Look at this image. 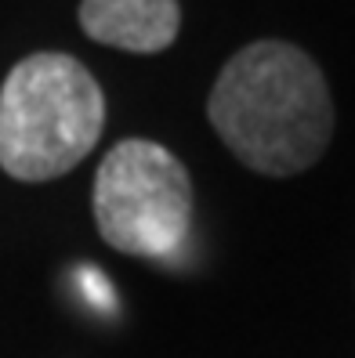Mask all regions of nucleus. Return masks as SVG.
Segmentation results:
<instances>
[{
    "mask_svg": "<svg viewBox=\"0 0 355 358\" xmlns=\"http://www.w3.org/2000/svg\"><path fill=\"white\" fill-rule=\"evenodd\" d=\"M207 116L225 149L265 178H294L316 166L333 134L326 80L286 40H258L228 58Z\"/></svg>",
    "mask_w": 355,
    "mask_h": 358,
    "instance_id": "nucleus-1",
    "label": "nucleus"
},
{
    "mask_svg": "<svg viewBox=\"0 0 355 358\" xmlns=\"http://www.w3.org/2000/svg\"><path fill=\"white\" fill-rule=\"evenodd\" d=\"M106 127V94L73 55L22 58L0 87V166L15 181L69 174Z\"/></svg>",
    "mask_w": 355,
    "mask_h": 358,
    "instance_id": "nucleus-2",
    "label": "nucleus"
},
{
    "mask_svg": "<svg viewBox=\"0 0 355 358\" xmlns=\"http://www.w3.org/2000/svg\"><path fill=\"white\" fill-rule=\"evenodd\" d=\"M193 178L156 141L113 145L95 174V221L113 250L127 257L171 261L193 231Z\"/></svg>",
    "mask_w": 355,
    "mask_h": 358,
    "instance_id": "nucleus-3",
    "label": "nucleus"
},
{
    "mask_svg": "<svg viewBox=\"0 0 355 358\" xmlns=\"http://www.w3.org/2000/svg\"><path fill=\"white\" fill-rule=\"evenodd\" d=\"M80 29L95 44L131 55H156L178 40V0H80Z\"/></svg>",
    "mask_w": 355,
    "mask_h": 358,
    "instance_id": "nucleus-4",
    "label": "nucleus"
},
{
    "mask_svg": "<svg viewBox=\"0 0 355 358\" xmlns=\"http://www.w3.org/2000/svg\"><path fill=\"white\" fill-rule=\"evenodd\" d=\"M73 279H76L80 297L88 301V308H95L98 315H113V311H116V286L109 282V275H106L102 268L80 264V268L73 271Z\"/></svg>",
    "mask_w": 355,
    "mask_h": 358,
    "instance_id": "nucleus-5",
    "label": "nucleus"
}]
</instances>
